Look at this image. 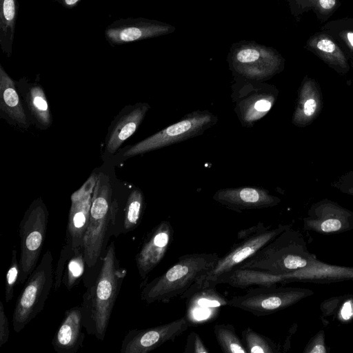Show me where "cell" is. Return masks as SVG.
I'll list each match as a JSON object with an SVG mask.
<instances>
[{
	"instance_id": "obj_1",
	"label": "cell",
	"mask_w": 353,
	"mask_h": 353,
	"mask_svg": "<svg viewBox=\"0 0 353 353\" xmlns=\"http://www.w3.org/2000/svg\"><path fill=\"white\" fill-rule=\"evenodd\" d=\"M101 259L98 274L84 293L81 306L87 332L103 341L127 270L120 265L114 242Z\"/></svg>"
},
{
	"instance_id": "obj_2",
	"label": "cell",
	"mask_w": 353,
	"mask_h": 353,
	"mask_svg": "<svg viewBox=\"0 0 353 353\" xmlns=\"http://www.w3.org/2000/svg\"><path fill=\"white\" fill-rule=\"evenodd\" d=\"M219 255L216 253H193L180 256L161 275L145 283L141 299L148 304L169 302L181 296L198 278L211 270Z\"/></svg>"
},
{
	"instance_id": "obj_3",
	"label": "cell",
	"mask_w": 353,
	"mask_h": 353,
	"mask_svg": "<svg viewBox=\"0 0 353 353\" xmlns=\"http://www.w3.org/2000/svg\"><path fill=\"white\" fill-rule=\"evenodd\" d=\"M314 257L316 256L308 250L302 234L290 228L237 268L284 274L308 266Z\"/></svg>"
},
{
	"instance_id": "obj_4",
	"label": "cell",
	"mask_w": 353,
	"mask_h": 353,
	"mask_svg": "<svg viewBox=\"0 0 353 353\" xmlns=\"http://www.w3.org/2000/svg\"><path fill=\"white\" fill-rule=\"evenodd\" d=\"M118 204L112 201L109 177L99 173L93 190L90 219L83 239L86 265L94 267L107 248L110 232L114 228Z\"/></svg>"
},
{
	"instance_id": "obj_5",
	"label": "cell",
	"mask_w": 353,
	"mask_h": 353,
	"mask_svg": "<svg viewBox=\"0 0 353 353\" xmlns=\"http://www.w3.org/2000/svg\"><path fill=\"white\" fill-rule=\"evenodd\" d=\"M53 257L48 250L25 282L12 314V327L19 333L43 309L54 285Z\"/></svg>"
},
{
	"instance_id": "obj_6",
	"label": "cell",
	"mask_w": 353,
	"mask_h": 353,
	"mask_svg": "<svg viewBox=\"0 0 353 353\" xmlns=\"http://www.w3.org/2000/svg\"><path fill=\"white\" fill-rule=\"evenodd\" d=\"M49 213L41 199L34 201L19 224L20 258L17 283H25L38 264L43 249Z\"/></svg>"
},
{
	"instance_id": "obj_7",
	"label": "cell",
	"mask_w": 353,
	"mask_h": 353,
	"mask_svg": "<svg viewBox=\"0 0 353 353\" xmlns=\"http://www.w3.org/2000/svg\"><path fill=\"white\" fill-rule=\"evenodd\" d=\"M312 290L276 285L252 288L244 295L228 300V305L248 312L256 316L272 314L314 294Z\"/></svg>"
},
{
	"instance_id": "obj_8",
	"label": "cell",
	"mask_w": 353,
	"mask_h": 353,
	"mask_svg": "<svg viewBox=\"0 0 353 353\" xmlns=\"http://www.w3.org/2000/svg\"><path fill=\"white\" fill-rule=\"evenodd\" d=\"M290 228V225L280 224L274 228H270L249 238L236 241L230 250L223 256L219 257L214 268L198 278L194 284L210 285L219 276L239 267L243 261Z\"/></svg>"
},
{
	"instance_id": "obj_9",
	"label": "cell",
	"mask_w": 353,
	"mask_h": 353,
	"mask_svg": "<svg viewBox=\"0 0 353 353\" xmlns=\"http://www.w3.org/2000/svg\"><path fill=\"white\" fill-rule=\"evenodd\" d=\"M212 121V116L208 112L194 113L132 145L123 157H133L186 139L201 132Z\"/></svg>"
},
{
	"instance_id": "obj_10",
	"label": "cell",
	"mask_w": 353,
	"mask_h": 353,
	"mask_svg": "<svg viewBox=\"0 0 353 353\" xmlns=\"http://www.w3.org/2000/svg\"><path fill=\"white\" fill-rule=\"evenodd\" d=\"M303 221L305 231L322 234L343 233L353 230V211L324 199L310 207Z\"/></svg>"
},
{
	"instance_id": "obj_11",
	"label": "cell",
	"mask_w": 353,
	"mask_h": 353,
	"mask_svg": "<svg viewBox=\"0 0 353 353\" xmlns=\"http://www.w3.org/2000/svg\"><path fill=\"white\" fill-rule=\"evenodd\" d=\"M189 326V322L184 315L178 319L157 326L130 330L122 341L120 352H150L179 336Z\"/></svg>"
},
{
	"instance_id": "obj_12",
	"label": "cell",
	"mask_w": 353,
	"mask_h": 353,
	"mask_svg": "<svg viewBox=\"0 0 353 353\" xmlns=\"http://www.w3.org/2000/svg\"><path fill=\"white\" fill-rule=\"evenodd\" d=\"M186 299L185 316L190 325L212 321L228 300L216 290V286L192 285L181 296Z\"/></svg>"
},
{
	"instance_id": "obj_13",
	"label": "cell",
	"mask_w": 353,
	"mask_h": 353,
	"mask_svg": "<svg viewBox=\"0 0 353 353\" xmlns=\"http://www.w3.org/2000/svg\"><path fill=\"white\" fill-rule=\"evenodd\" d=\"M96 180L97 176H91L84 185L71 196L65 242L70 243L74 250L83 248V239L89 222Z\"/></svg>"
},
{
	"instance_id": "obj_14",
	"label": "cell",
	"mask_w": 353,
	"mask_h": 353,
	"mask_svg": "<svg viewBox=\"0 0 353 353\" xmlns=\"http://www.w3.org/2000/svg\"><path fill=\"white\" fill-rule=\"evenodd\" d=\"M174 230L168 221L157 225L145 236L135 256L139 274L142 281L159 264L173 239Z\"/></svg>"
},
{
	"instance_id": "obj_15",
	"label": "cell",
	"mask_w": 353,
	"mask_h": 353,
	"mask_svg": "<svg viewBox=\"0 0 353 353\" xmlns=\"http://www.w3.org/2000/svg\"><path fill=\"white\" fill-rule=\"evenodd\" d=\"M214 199L238 212L270 208L281 201L279 198L270 194L268 191L256 188L221 190L214 194Z\"/></svg>"
},
{
	"instance_id": "obj_16",
	"label": "cell",
	"mask_w": 353,
	"mask_h": 353,
	"mask_svg": "<svg viewBox=\"0 0 353 353\" xmlns=\"http://www.w3.org/2000/svg\"><path fill=\"white\" fill-rule=\"evenodd\" d=\"M286 283L293 282L327 284L353 281V267L332 265L314 257L304 268L285 274Z\"/></svg>"
},
{
	"instance_id": "obj_17",
	"label": "cell",
	"mask_w": 353,
	"mask_h": 353,
	"mask_svg": "<svg viewBox=\"0 0 353 353\" xmlns=\"http://www.w3.org/2000/svg\"><path fill=\"white\" fill-rule=\"evenodd\" d=\"M83 327L81 306H74L66 310L52 340L54 350L58 353L77 352L83 345Z\"/></svg>"
},
{
	"instance_id": "obj_18",
	"label": "cell",
	"mask_w": 353,
	"mask_h": 353,
	"mask_svg": "<svg viewBox=\"0 0 353 353\" xmlns=\"http://www.w3.org/2000/svg\"><path fill=\"white\" fill-rule=\"evenodd\" d=\"M148 109L147 104L139 103L128 108L127 111L118 116L112 123L106 139L108 152H116L123 143L134 133Z\"/></svg>"
},
{
	"instance_id": "obj_19",
	"label": "cell",
	"mask_w": 353,
	"mask_h": 353,
	"mask_svg": "<svg viewBox=\"0 0 353 353\" xmlns=\"http://www.w3.org/2000/svg\"><path fill=\"white\" fill-rule=\"evenodd\" d=\"M228 284L232 287L245 289L252 286L263 287L285 285L284 274H275L270 272L254 268H235L216 278L210 285Z\"/></svg>"
},
{
	"instance_id": "obj_20",
	"label": "cell",
	"mask_w": 353,
	"mask_h": 353,
	"mask_svg": "<svg viewBox=\"0 0 353 353\" xmlns=\"http://www.w3.org/2000/svg\"><path fill=\"white\" fill-rule=\"evenodd\" d=\"M322 105V94L316 83L310 79L303 81L292 117L293 123L299 127L310 125L321 112Z\"/></svg>"
},
{
	"instance_id": "obj_21",
	"label": "cell",
	"mask_w": 353,
	"mask_h": 353,
	"mask_svg": "<svg viewBox=\"0 0 353 353\" xmlns=\"http://www.w3.org/2000/svg\"><path fill=\"white\" fill-rule=\"evenodd\" d=\"M1 108L10 118L21 125H26V116L12 79L0 68Z\"/></svg>"
},
{
	"instance_id": "obj_22",
	"label": "cell",
	"mask_w": 353,
	"mask_h": 353,
	"mask_svg": "<svg viewBox=\"0 0 353 353\" xmlns=\"http://www.w3.org/2000/svg\"><path fill=\"white\" fill-rule=\"evenodd\" d=\"M323 325L336 321L347 324L353 320V295L346 294L324 300L320 305Z\"/></svg>"
},
{
	"instance_id": "obj_23",
	"label": "cell",
	"mask_w": 353,
	"mask_h": 353,
	"mask_svg": "<svg viewBox=\"0 0 353 353\" xmlns=\"http://www.w3.org/2000/svg\"><path fill=\"white\" fill-rule=\"evenodd\" d=\"M144 210V196L139 189L130 194L124 210L121 232L127 233L135 230L139 225Z\"/></svg>"
},
{
	"instance_id": "obj_24",
	"label": "cell",
	"mask_w": 353,
	"mask_h": 353,
	"mask_svg": "<svg viewBox=\"0 0 353 353\" xmlns=\"http://www.w3.org/2000/svg\"><path fill=\"white\" fill-rule=\"evenodd\" d=\"M214 333L223 352L248 353L234 325L228 323L216 324L214 326Z\"/></svg>"
},
{
	"instance_id": "obj_25",
	"label": "cell",
	"mask_w": 353,
	"mask_h": 353,
	"mask_svg": "<svg viewBox=\"0 0 353 353\" xmlns=\"http://www.w3.org/2000/svg\"><path fill=\"white\" fill-rule=\"evenodd\" d=\"M30 111L37 121L43 126L51 123L50 108L43 90L37 85L30 88L27 94Z\"/></svg>"
},
{
	"instance_id": "obj_26",
	"label": "cell",
	"mask_w": 353,
	"mask_h": 353,
	"mask_svg": "<svg viewBox=\"0 0 353 353\" xmlns=\"http://www.w3.org/2000/svg\"><path fill=\"white\" fill-rule=\"evenodd\" d=\"M85 265L83 248L74 250L65 263L62 280V284L68 291L79 284L83 275Z\"/></svg>"
},
{
	"instance_id": "obj_27",
	"label": "cell",
	"mask_w": 353,
	"mask_h": 353,
	"mask_svg": "<svg viewBox=\"0 0 353 353\" xmlns=\"http://www.w3.org/2000/svg\"><path fill=\"white\" fill-rule=\"evenodd\" d=\"M248 353H279L281 347L274 341L248 327L241 333Z\"/></svg>"
},
{
	"instance_id": "obj_28",
	"label": "cell",
	"mask_w": 353,
	"mask_h": 353,
	"mask_svg": "<svg viewBox=\"0 0 353 353\" xmlns=\"http://www.w3.org/2000/svg\"><path fill=\"white\" fill-rule=\"evenodd\" d=\"M156 27H125L108 30V37L117 43L133 41L141 38L152 36L157 32Z\"/></svg>"
},
{
	"instance_id": "obj_29",
	"label": "cell",
	"mask_w": 353,
	"mask_h": 353,
	"mask_svg": "<svg viewBox=\"0 0 353 353\" xmlns=\"http://www.w3.org/2000/svg\"><path fill=\"white\" fill-rule=\"evenodd\" d=\"M19 276V262L17 259V251H12V259L10 268L8 270L6 279L5 301L9 303L14 296V288L17 283Z\"/></svg>"
},
{
	"instance_id": "obj_30",
	"label": "cell",
	"mask_w": 353,
	"mask_h": 353,
	"mask_svg": "<svg viewBox=\"0 0 353 353\" xmlns=\"http://www.w3.org/2000/svg\"><path fill=\"white\" fill-rule=\"evenodd\" d=\"M74 250L72 245L70 243L65 242L62 249L61 250L59 260L57 261L55 270L54 271L53 288L54 291H57L62 284L63 275L65 263L68 259L72 254Z\"/></svg>"
},
{
	"instance_id": "obj_31",
	"label": "cell",
	"mask_w": 353,
	"mask_h": 353,
	"mask_svg": "<svg viewBox=\"0 0 353 353\" xmlns=\"http://www.w3.org/2000/svg\"><path fill=\"white\" fill-rule=\"evenodd\" d=\"M272 97H261L258 99L253 104L252 108H249L246 112L245 119L254 121L261 117L267 113L273 104Z\"/></svg>"
},
{
	"instance_id": "obj_32",
	"label": "cell",
	"mask_w": 353,
	"mask_h": 353,
	"mask_svg": "<svg viewBox=\"0 0 353 353\" xmlns=\"http://www.w3.org/2000/svg\"><path fill=\"white\" fill-rule=\"evenodd\" d=\"M324 330H319L307 343L303 353H327Z\"/></svg>"
},
{
	"instance_id": "obj_33",
	"label": "cell",
	"mask_w": 353,
	"mask_h": 353,
	"mask_svg": "<svg viewBox=\"0 0 353 353\" xmlns=\"http://www.w3.org/2000/svg\"><path fill=\"white\" fill-rule=\"evenodd\" d=\"M15 17V3L14 0H1V19L2 27L12 28Z\"/></svg>"
},
{
	"instance_id": "obj_34",
	"label": "cell",
	"mask_w": 353,
	"mask_h": 353,
	"mask_svg": "<svg viewBox=\"0 0 353 353\" xmlns=\"http://www.w3.org/2000/svg\"><path fill=\"white\" fill-rule=\"evenodd\" d=\"M184 352L208 353L210 350L205 345L200 336L197 333L192 332L188 335Z\"/></svg>"
},
{
	"instance_id": "obj_35",
	"label": "cell",
	"mask_w": 353,
	"mask_h": 353,
	"mask_svg": "<svg viewBox=\"0 0 353 353\" xmlns=\"http://www.w3.org/2000/svg\"><path fill=\"white\" fill-rule=\"evenodd\" d=\"M332 186L341 192L353 196V170L335 180Z\"/></svg>"
},
{
	"instance_id": "obj_36",
	"label": "cell",
	"mask_w": 353,
	"mask_h": 353,
	"mask_svg": "<svg viewBox=\"0 0 353 353\" xmlns=\"http://www.w3.org/2000/svg\"><path fill=\"white\" fill-rule=\"evenodd\" d=\"M261 56V52L256 48H246L239 50L236 58L240 63L249 65L256 63Z\"/></svg>"
},
{
	"instance_id": "obj_37",
	"label": "cell",
	"mask_w": 353,
	"mask_h": 353,
	"mask_svg": "<svg viewBox=\"0 0 353 353\" xmlns=\"http://www.w3.org/2000/svg\"><path fill=\"white\" fill-rule=\"evenodd\" d=\"M10 335L8 319L4 306L0 301V347L8 342Z\"/></svg>"
},
{
	"instance_id": "obj_38",
	"label": "cell",
	"mask_w": 353,
	"mask_h": 353,
	"mask_svg": "<svg viewBox=\"0 0 353 353\" xmlns=\"http://www.w3.org/2000/svg\"><path fill=\"white\" fill-rule=\"evenodd\" d=\"M270 228V226H266L263 223L259 222L255 225L239 231L236 241H241L249 238L260 232L266 231Z\"/></svg>"
},
{
	"instance_id": "obj_39",
	"label": "cell",
	"mask_w": 353,
	"mask_h": 353,
	"mask_svg": "<svg viewBox=\"0 0 353 353\" xmlns=\"http://www.w3.org/2000/svg\"><path fill=\"white\" fill-rule=\"evenodd\" d=\"M316 46L319 50L327 54H332L336 50V46L334 42L328 39H322L319 40Z\"/></svg>"
},
{
	"instance_id": "obj_40",
	"label": "cell",
	"mask_w": 353,
	"mask_h": 353,
	"mask_svg": "<svg viewBox=\"0 0 353 353\" xmlns=\"http://www.w3.org/2000/svg\"><path fill=\"white\" fill-rule=\"evenodd\" d=\"M336 3V0H319L320 6L325 10L331 9Z\"/></svg>"
},
{
	"instance_id": "obj_41",
	"label": "cell",
	"mask_w": 353,
	"mask_h": 353,
	"mask_svg": "<svg viewBox=\"0 0 353 353\" xmlns=\"http://www.w3.org/2000/svg\"><path fill=\"white\" fill-rule=\"evenodd\" d=\"M347 38L350 45L353 47V32H348L347 34Z\"/></svg>"
},
{
	"instance_id": "obj_42",
	"label": "cell",
	"mask_w": 353,
	"mask_h": 353,
	"mask_svg": "<svg viewBox=\"0 0 353 353\" xmlns=\"http://www.w3.org/2000/svg\"><path fill=\"white\" fill-rule=\"evenodd\" d=\"M79 0H65V2L68 6H72L75 4Z\"/></svg>"
}]
</instances>
